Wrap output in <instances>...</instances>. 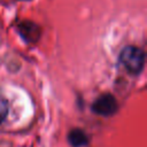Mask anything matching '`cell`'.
<instances>
[{"mask_svg": "<svg viewBox=\"0 0 147 147\" xmlns=\"http://www.w3.org/2000/svg\"><path fill=\"white\" fill-rule=\"evenodd\" d=\"M119 61L127 71L133 75L140 74L145 65V53L136 46H126L119 54Z\"/></svg>", "mask_w": 147, "mask_h": 147, "instance_id": "1", "label": "cell"}, {"mask_svg": "<svg viewBox=\"0 0 147 147\" xmlns=\"http://www.w3.org/2000/svg\"><path fill=\"white\" fill-rule=\"evenodd\" d=\"M117 108H118L117 101L111 94H103L99 96L92 105V110L95 114L102 116H109L115 114Z\"/></svg>", "mask_w": 147, "mask_h": 147, "instance_id": "2", "label": "cell"}, {"mask_svg": "<svg viewBox=\"0 0 147 147\" xmlns=\"http://www.w3.org/2000/svg\"><path fill=\"white\" fill-rule=\"evenodd\" d=\"M17 31L20 33V36L30 44L37 42L40 34H41V30L39 28V25H37L36 23L31 22V21H23L17 25Z\"/></svg>", "mask_w": 147, "mask_h": 147, "instance_id": "3", "label": "cell"}, {"mask_svg": "<svg viewBox=\"0 0 147 147\" xmlns=\"http://www.w3.org/2000/svg\"><path fill=\"white\" fill-rule=\"evenodd\" d=\"M68 140L72 147H82V146L87 145V142H88L87 136L85 134L84 131H82L79 129L71 130L68 136Z\"/></svg>", "mask_w": 147, "mask_h": 147, "instance_id": "4", "label": "cell"}, {"mask_svg": "<svg viewBox=\"0 0 147 147\" xmlns=\"http://www.w3.org/2000/svg\"><path fill=\"white\" fill-rule=\"evenodd\" d=\"M8 111H9V107H8L7 100L3 98H0V123H2L6 119Z\"/></svg>", "mask_w": 147, "mask_h": 147, "instance_id": "5", "label": "cell"}, {"mask_svg": "<svg viewBox=\"0 0 147 147\" xmlns=\"http://www.w3.org/2000/svg\"><path fill=\"white\" fill-rule=\"evenodd\" d=\"M0 147H11V144L9 141H1L0 142Z\"/></svg>", "mask_w": 147, "mask_h": 147, "instance_id": "6", "label": "cell"}]
</instances>
